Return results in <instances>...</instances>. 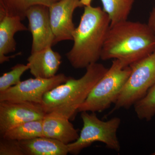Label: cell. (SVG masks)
<instances>
[{"mask_svg": "<svg viewBox=\"0 0 155 155\" xmlns=\"http://www.w3.org/2000/svg\"><path fill=\"white\" fill-rule=\"evenodd\" d=\"M155 51V34L148 25L126 20L110 26L101 59L130 66Z\"/></svg>", "mask_w": 155, "mask_h": 155, "instance_id": "1", "label": "cell"}, {"mask_svg": "<svg viewBox=\"0 0 155 155\" xmlns=\"http://www.w3.org/2000/svg\"><path fill=\"white\" fill-rule=\"evenodd\" d=\"M110 23L101 7H84L79 25L73 32V46L66 55L73 68L86 69L101 59Z\"/></svg>", "mask_w": 155, "mask_h": 155, "instance_id": "2", "label": "cell"}, {"mask_svg": "<svg viewBox=\"0 0 155 155\" xmlns=\"http://www.w3.org/2000/svg\"><path fill=\"white\" fill-rule=\"evenodd\" d=\"M108 69L102 64L97 62L87 67L85 74L80 78L69 77L66 82L44 95L41 104L45 112L47 114L65 106L78 109Z\"/></svg>", "mask_w": 155, "mask_h": 155, "instance_id": "3", "label": "cell"}, {"mask_svg": "<svg viewBox=\"0 0 155 155\" xmlns=\"http://www.w3.org/2000/svg\"><path fill=\"white\" fill-rule=\"evenodd\" d=\"M130 66L114 60L105 74L95 85L78 112H103L115 104L131 72Z\"/></svg>", "mask_w": 155, "mask_h": 155, "instance_id": "4", "label": "cell"}, {"mask_svg": "<svg viewBox=\"0 0 155 155\" xmlns=\"http://www.w3.org/2000/svg\"><path fill=\"white\" fill-rule=\"evenodd\" d=\"M83 126L77 140L67 144L69 153L78 155L82 150L95 142L105 144L108 149L119 152L121 145L117 133L121 124V119L114 117L107 121L99 119L96 113L81 112Z\"/></svg>", "mask_w": 155, "mask_h": 155, "instance_id": "5", "label": "cell"}, {"mask_svg": "<svg viewBox=\"0 0 155 155\" xmlns=\"http://www.w3.org/2000/svg\"><path fill=\"white\" fill-rule=\"evenodd\" d=\"M130 66V75L114 104L111 113L134 105L155 84V51Z\"/></svg>", "mask_w": 155, "mask_h": 155, "instance_id": "6", "label": "cell"}, {"mask_svg": "<svg viewBox=\"0 0 155 155\" xmlns=\"http://www.w3.org/2000/svg\"><path fill=\"white\" fill-rule=\"evenodd\" d=\"M63 73L50 78H35L21 81L5 91L0 92V101L29 102L41 104L47 92L67 81Z\"/></svg>", "mask_w": 155, "mask_h": 155, "instance_id": "7", "label": "cell"}, {"mask_svg": "<svg viewBox=\"0 0 155 155\" xmlns=\"http://www.w3.org/2000/svg\"><path fill=\"white\" fill-rule=\"evenodd\" d=\"M92 0H60L49 7L50 21L55 43L64 41L73 40L75 28L72 20L73 14L78 8L91 5Z\"/></svg>", "mask_w": 155, "mask_h": 155, "instance_id": "8", "label": "cell"}, {"mask_svg": "<svg viewBox=\"0 0 155 155\" xmlns=\"http://www.w3.org/2000/svg\"><path fill=\"white\" fill-rule=\"evenodd\" d=\"M76 112L78 108L65 106L46 114L43 119L44 136L57 140L66 145L77 140L79 136L78 130L69 121Z\"/></svg>", "mask_w": 155, "mask_h": 155, "instance_id": "9", "label": "cell"}, {"mask_svg": "<svg viewBox=\"0 0 155 155\" xmlns=\"http://www.w3.org/2000/svg\"><path fill=\"white\" fill-rule=\"evenodd\" d=\"M46 113L41 104L0 101V134L24 122L42 119Z\"/></svg>", "mask_w": 155, "mask_h": 155, "instance_id": "10", "label": "cell"}, {"mask_svg": "<svg viewBox=\"0 0 155 155\" xmlns=\"http://www.w3.org/2000/svg\"><path fill=\"white\" fill-rule=\"evenodd\" d=\"M28 29L32 37L31 53L55 44V36L50 21L49 7L44 5L31 6L25 13Z\"/></svg>", "mask_w": 155, "mask_h": 155, "instance_id": "11", "label": "cell"}, {"mask_svg": "<svg viewBox=\"0 0 155 155\" xmlns=\"http://www.w3.org/2000/svg\"><path fill=\"white\" fill-rule=\"evenodd\" d=\"M61 59L59 53L49 47L31 53L27 59V65L31 74L35 78H50L57 75L62 63Z\"/></svg>", "mask_w": 155, "mask_h": 155, "instance_id": "12", "label": "cell"}, {"mask_svg": "<svg viewBox=\"0 0 155 155\" xmlns=\"http://www.w3.org/2000/svg\"><path fill=\"white\" fill-rule=\"evenodd\" d=\"M17 16L0 15V64L9 61L13 57L7 54L16 50L17 43L14 39L15 34L28 30V28Z\"/></svg>", "mask_w": 155, "mask_h": 155, "instance_id": "13", "label": "cell"}, {"mask_svg": "<svg viewBox=\"0 0 155 155\" xmlns=\"http://www.w3.org/2000/svg\"><path fill=\"white\" fill-rule=\"evenodd\" d=\"M25 155H67V145L46 137L19 141Z\"/></svg>", "mask_w": 155, "mask_h": 155, "instance_id": "14", "label": "cell"}, {"mask_svg": "<svg viewBox=\"0 0 155 155\" xmlns=\"http://www.w3.org/2000/svg\"><path fill=\"white\" fill-rule=\"evenodd\" d=\"M54 0H0V15L17 16L22 20L31 6L44 5L49 7Z\"/></svg>", "mask_w": 155, "mask_h": 155, "instance_id": "15", "label": "cell"}, {"mask_svg": "<svg viewBox=\"0 0 155 155\" xmlns=\"http://www.w3.org/2000/svg\"><path fill=\"white\" fill-rule=\"evenodd\" d=\"M103 10L110 20V25L127 20L135 0H101Z\"/></svg>", "mask_w": 155, "mask_h": 155, "instance_id": "16", "label": "cell"}, {"mask_svg": "<svg viewBox=\"0 0 155 155\" xmlns=\"http://www.w3.org/2000/svg\"><path fill=\"white\" fill-rule=\"evenodd\" d=\"M42 122L43 119L24 122L8 130L1 137L20 141L44 136Z\"/></svg>", "mask_w": 155, "mask_h": 155, "instance_id": "17", "label": "cell"}, {"mask_svg": "<svg viewBox=\"0 0 155 155\" xmlns=\"http://www.w3.org/2000/svg\"><path fill=\"white\" fill-rule=\"evenodd\" d=\"M134 106L139 119L147 121L151 120L155 116V84Z\"/></svg>", "mask_w": 155, "mask_h": 155, "instance_id": "18", "label": "cell"}, {"mask_svg": "<svg viewBox=\"0 0 155 155\" xmlns=\"http://www.w3.org/2000/svg\"><path fill=\"white\" fill-rule=\"evenodd\" d=\"M28 70L27 64H19L12 67L9 72L3 74L0 77V92L5 91L20 82L21 76Z\"/></svg>", "mask_w": 155, "mask_h": 155, "instance_id": "19", "label": "cell"}, {"mask_svg": "<svg viewBox=\"0 0 155 155\" xmlns=\"http://www.w3.org/2000/svg\"><path fill=\"white\" fill-rule=\"evenodd\" d=\"M0 155H25L19 140L1 137Z\"/></svg>", "mask_w": 155, "mask_h": 155, "instance_id": "20", "label": "cell"}, {"mask_svg": "<svg viewBox=\"0 0 155 155\" xmlns=\"http://www.w3.org/2000/svg\"><path fill=\"white\" fill-rule=\"evenodd\" d=\"M147 24L155 34V8L150 14Z\"/></svg>", "mask_w": 155, "mask_h": 155, "instance_id": "21", "label": "cell"}, {"mask_svg": "<svg viewBox=\"0 0 155 155\" xmlns=\"http://www.w3.org/2000/svg\"><path fill=\"white\" fill-rule=\"evenodd\" d=\"M152 155H155V152H154L152 154Z\"/></svg>", "mask_w": 155, "mask_h": 155, "instance_id": "22", "label": "cell"}, {"mask_svg": "<svg viewBox=\"0 0 155 155\" xmlns=\"http://www.w3.org/2000/svg\"><path fill=\"white\" fill-rule=\"evenodd\" d=\"M58 1H60V0H54L55 2H58Z\"/></svg>", "mask_w": 155, "mask_h": 155, "instance_id": "23", "label": "cell"}]
</instances>
